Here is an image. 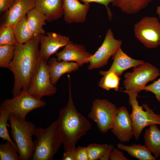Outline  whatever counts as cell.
<instances>
[{"mask_svg": "<svg viewBox=\"0 0 160 160\" xmlns=\"http://www.w3.org/2000/svg\"><path fill=\"white\" fill-rule=\"evenodd\" d=\"M40 35H35L26 43L17 42L15 45L14 55L8 68L14 77L13 97L22 90L28 91L31 80L40 64L42 60L39 49Z\"/></svg>", "mask_w": 160, "mask_h": 160, "instance_id": "obj_1", "label": "cell"}, {"mask_svg": "<svg viewBox=\"0 0 160 160\" xmlns=\"http://www.w3.org/2000/svg\"><path fill=\"white\" fill-rule=\"evenodd\" d=\"M68 99L59 111L57 120L65 151L73 150L79 140L92 128L90 122L76 109L72 98L70 77Z\"/></svg>", "mask_w": 160, "mask_h": 160, "instance_id": "obj_2", "label": "cell"}, {"mask_svg": "<svg viewBox=\"0 0 160 160\" xmlns=\"http://www.w3.org/2000/svg\"><path fill=\"white\" fill-rule=\"evenodd\" d=\"M32 160H52L62 144L57 119L46 128H36Z\"/></svg>", "mask_w": 160, "mask_h": 160, "instance_id": "obj_3", "label": "cell"}, {"mask_svg": "<svg viewBox=\"0 0 160 160\" xmlns=\"http://www.w3.org/2000/svg\"><path fill=\"white\" fill-rule=\"evenodd\" d=\"M11 134L17 147L21 160L31 159L34 150L33 136L35 135V125L25 119L11 114L9 118Z\"/></svg>", "mask_w": 160, "mask_h": 160, "instance_id": "obj_4", "label": "cell"}, {"mask_svg": "<svg viewBox=\"0 0 160 160\" xmlns=\"http://www.w3.org/2000/svg\"><path fill=\"white\" fill-rule=\"evenodd\" d=\"M121 91L129 96V103L132 108L130 115L134 136L135 140H137L146 127L153 124L160 125V114L155 113L146 104L142 106L139 105L137 99L138 92L125 90Z\"/></svg>", "mask_w": 160, "mask_h": 160, "instance_id": "obj_5", "label": "cell"}, {"mask_svg": "<svg viewBox=\"0 0 160 160\" xmlns=\"http://www.w3.org/2000/svg\"><path fill=\"white\" fill-rule=\"evenodd\" d=\"M133 70L124 75V86L125 90L139 92L144 89L148 82L154 81L160 75V70L148 62L134 68Z\"/></svg>", "mask_w": 160, "mask_h": 160, "instance_id": "obj_6", "label": "cell"}, {"mask_svg": "<svg viewBox=\"0 0 160 160\" xmlns=\"http://www.w3.org/2000/svg\"><path fill=\"white\" fill-rule=\"evenodd\" d=\"M46 105V102L37 99L28 91L22 90L19 94L12 99L4 100L0 106L15 117L25 119L29 112Z\"/></svg>", "mask_w": 160, "mask_h": 160, "instance_id": "obj_7", "label": "cell"}, {"mask_svg": "<svg viewBox=\"0 0 160 160\" xmlns=\"http://www.w3.org/2000/svg\"><path fill=\"white\" fill-rule=\"evenodd\" d=\"M118 108L105 99H96L92 102L88 116L96 124L99 131L106 133L111 129Z\"/></svg>", "mask_w": 160, "mask_h": 160, "instance_id": "obj_8", "label": "cell"}, {"mask_svg": "<svg viewBox=\"0 0 160 160\" xmlns=\"http://www.w3.org/2000/svg\"><path fill=\"white\" fill-rule=\"evenodd\" d=\"M134 30L136 37L147 48L160 45V22L156 17H143L134 25Z\"/></svg>", "mask_w": 160, "mask_h": 160, "instance_id": "obj_9", "label": "cell"}, {"mask_svg": "<svg viewBox=\"0 0 160 160\" xmlns=\"http://www.w3.org/2000/svg\"><path fill=\"white\" fill-rule=\"evenodd\" d=\"M47 61L41 60L31 81L28 91L33 97L41 100L44 96L54 95L57 89L51 82L47 66Z\"/></svg>", "mask_w": 160, "mask_h": 160, "instance_id": "obj_10", "label": "cell"}, {"mask_svg": "<svg viewBox=\"0 0 160 160\" xmlns=\"http://www.w3.org/2000/svg\"><path fill=\"white\" fill-rule=\"evenodd\" d=\"M122 43L121 40L115 38L111 29H108L101 45L89 59L88 69H97L106 65L110 57L121 47Z\"/></svg>", "mask_w": 160, "mask_h": 160, "instance_id": "obj_11", "label": "cell"}, {"mask_svg": "<svg viewBox=\"0 0 160 160\" xmlns=\"http://www.w3.org/2000/svg\"><path fill=\"white\" fill-rule=\"evenodd\" d=\"M111 131L122 143L129 142L134 135L130 115L125 106H120L118 108Z\"/></svg>", "mask_w": 160, "mask_h": 160, "instance_id": "obj_12", "label": "cell"}, {"mask_svg": "<svg viewBox=\"0 0 160 160\" xmlns=\"http://www.w3.org/2000/svg\"><path fill=\"white\" fill-rule=\"evenodd\" d=\"M70 41L68 36L54 32L41 35L39 54L41 60L48 61L52 55L60 48L65 47Z\"/></svg>", "mask_w": 160, "mask_h": 160, "instance_id": "obj_13", "label": "cell"}, {"mask_svg": "<svg viewBox=\"0 0 160 160\" xmlns=\"http://www.w3.org/2000/svg\"><path fill=\"white\" fill-rule=\"evenodd\" d=\"M92 55L83 45L74 44L70 41L62 51L56 53V56L59 61H74L81 66L89 63Z\"/></svg>", "mask_w": 160, "mask_h": 160, "instance_id": "obj_14", "label": "cell"}, {"mask_svg": "<svg viewBox=\"0 0 160 160\" xmlns=\"http://www.w3.org/2000/svg\"><path fill=\"white\" fill-rule=\"evenodd\" d=\"M64 18L67 23H81L86 20L89 4H82L78 0H63Z\"/></svg>", "mask_w": 160, "mask_h": 160, "instance_id": "obj_15", "label": "cell"}, {"mask_svg": "<svg viewBox=\"0 0 160 160\" xmlns=\"http://www.w3.org/2000/svg\"><path fill=\"white\" fill-rule=\"evenodd\" d=\"M35 6V0H15L12 7L6 12L3 25L13 27Z\"/></svg>", "mask_w": 160, "mask_h": 160, "instance_id": "obj_16", "label": "cell"}, {"mask_svg": "<svg viewBox=\"0 0 160 160\" xmlns=\"http://www.w3.org/2000/svg\"><path fill=\"white\" fill-rule=\"evenodd\" d=\"M47 62L51 80L54 85L63 75L75 71L80 67L77 63L65 61H59L55 57L51 58Z\"/></svg>", "mask_w": 160, "mask_h": 160, "instance_id": "obj_17", "label": "cell"}, {"mask_svg": "<svg viewBox=\"0 0 160 160\" xmlns=\"http://www.w3.org/2000/svg\"><path fill=\"white\" fill-rule=\"evenodd\" d=\"M35 8L45 15L49 22L59 19L64 15L63 0H35Z\"/></svg>", "mask_w": 160, "mask_h": 160, "instance_id": "obj_18", "label": "cell"}, {"mask_svg": "<svg viewBox=\"0 0 160 160\" xmlns=\"http://www.w3.org/2000/svg\"><path fill=\"white\" fill-rule=\"evenodd\" d=\"M113 62L108 70L112 71L120 76L124 71L129 68L136 67L145 62L142 60H138L130 57L122 50L120 47L112 58Z\"/></svg>", "mask_w": 160, "mask_h": 160, "instance_id": "obj_19", "label": "cell"}, {"mask_svg": "<svg viewBox=\"0 0 160 160\" xmlns=\"http://www.w3.org/2000/svg\"><path fill=\"white\" fill-rule=\"evenodd\" d=\"M145 145L156 159L160 156V130L156 124L150 125L144 135Z\"/></svg>", "mask_w": 160, "mask_h": 160, "instance_id": "obj_20", "label": "cell"}, {"mask_svg": "<svg viewBox=\"0 0 160 160\" xmlns=\"http://www.w3.org/2000/svg\"><path fill=\"white\" fill-rule=\"evenodd\" d=\"M29 28L35 35H44L46 33L43 26L46 25L47 18L44 15L34 8L26 15Z\"/></svg>", "mask_w": 160, "mask_h": 160, "instance_id": "obj_21", "label": "cell"}, {"mask_svg": "<svg viewBox=\"0 0 160 160\" xmlns=\"http://www.w3.org/2000/svg\"><path fill=\"white\" fill-rule=\"evenodd\" d=\"M118 149L125 151L130 156L140 160H155L156 158L145 145L133 144L129 146L122 143L117 144Z\"/></svg>", "mask_w": 160, "mask_h": 160, "instance_id": "obj_22", "label": "cell"}, {"mask_svg": "<svg viewBox=\"0 0 160 160\" xmlns=\"http://www.w3.org/2000/svg\"><path fill=\"white\" fill-rule=\"evenodd\" d=\"M114 145L107 144L92 143L87 147L89 160H108Z\"/></svg>", "mask_w": 160, "mask_h": 160, "instance_id": "obj_23", "label": "cell"}, {"mask_svg": "<svg viewBox=\"0 0 160 160\" xmlns=\"http://www.w3.org/2000/svg\"><path fill=\"white\" fill-rule=\"evenodd\" d=\"M150 2L149 0H116L113 5L127 14H134L146 8Z\"/></svg>", "mask_w": 160, "mask_h": 160, "instance_id": "obj_24", "label": "cell"}, {"mask_svg": "<svg viewBox=\"0 0 160 160\" xmlns=\"http://www.w3.org/2000/svg\"><path fill=\"white\" fill-rule=\"evenodd\" d=\"M13 28L17 43L22 44L26 43L34 35L28 26L26 15L22 17Z\"/></svg>", "mask_w": 160, "mask_h": 160, "instance_id": "obj_25", "label": "cell"}, {"mask_svg": "<svg viewBox=\"0 0 160 160\" xmlns=\"http://www.w3.org/2000/svg\"><path fill=\"white\" fill-rule=\"evenodd\" d=\"M99 73L103 77L98 83V86L104 90L114 89L118 91L121 79L120 76L112 71H101Z\"/></svg>", "mask_w": 160, "mask_h": 160, "instance_id": "obj_26", "label": "cell"}, {"mask_svg": "<svg viewBox=\"0 0 160 160\" xmlns=\"http://www.w3.org/2000/svg\"><path fill=\"white\" fill-rule=\"evenodd\" d=\"M0 160H20L17 147L9 141L0 145Z\"/></svg>", "mask_w": 160, "mask_h": 160, "instance_id": "obj_27", "label": "cell"}, {"mask_svg": "<svg viewBox=\"0 0 160 160\" xmlns=\"http://www.w3.org/2000/svg\"><path fill=\"white\" fill-rule=\"evenodd\" d=\"M11 114L8 111L0 106V137L3 140L10 142L17 148V145L14 142L9 133L7 129V122L9 120Z\"/></svg>", "mask_w": 160, "mask_h": 160, "instance_id": "obj_28", "label": "cell"}, {"mask_svg": "<svg viewBox=\"0 0 160 160\" xmlns=\"http://www.w3.org/2000/svg\"><path fill=\"white\" fill-rule=\"evenodd\" d=\"M15 45L0 46V67L9 68L15 54Z\"/></svg>", "mask_w": 160, "mask_h": 160, "instance_id": "obj_29", "label": "cell"}, {"mask_svg": "<svg viewBox=\"0 0 160 160\" xmlns=\"http://www.w3.org/2000/svg\"><path fill=\"white\" fill-rule=\"evenodd\" d=\"M17 42L13 27L1 25L0 28V46L15 45Z\"/></svg>", "mask_w": 160, "mask_h": 160, "instance_id": "obj_30", "label": "cell"}, {"mask_svg": "<svg viewBox=\"0 0 160 160\" xmlns=\"http://www.w3.org/2000/svg\"><path fill=\"white\" fill-rule=\"evenodd\" d=\"M144 90L154 94L158 101L160 103V77L151 84L146 86Z\"/></svg>", "mask_w": 160, "mask_h": 160, "instance_id": "obj_31", "label": "cell"}, {"mask_svg": "<svg viewBox=\"0 0 160 160\" xmlns=\"http://www.w3.org/2000/svg\"><path fill=\"white\" fill-rule=\"evenodd\" d=\"M84 3L89 4L91 2H95L104 5L106 8L108 17L109 20H111L112 16V13L110 8L108 7V5L112 3V5L114 4L116 0H80Z\"/></svg>", "mask_w": 160, "mask_h": 160, "instance_id": "obj_32", "label": "cell"}, {"mask_svg": "<svg viewBox=\"0 0 160 160\" xmlns=\"http://www.w3.org/2000/svg\"><path fill=\"white\" fill-rule=\"evenodd\" d=\"M73 152L75 160H89L86 147H75Z\"/></svg>", "mask_w": 160, "mask_h": 160, "instance_id": "obj_33", "label": "cell"}, {"mask_svg": "<svg viewBox=\"0 0 160 160\" xmlns=\"http://www.w3.org/2000/svg\"><path fill=\"white\" fill-rule=\"evenodd\" d=\"M111 160H127L128 159L124 156V154L118 149L114 148L111 151L110 155Z\"/></svg>", "mask_w": 160, "mask_h": 160, "instance_id": "obj_34", "label": "cell"}, {"mask_svg": "<svg viewBox=\"0 0 160 160\" xmlns=\"http://www.w3.org/2000/svg\"><path fill=\"white\" fill-rule=\"evenodd\" d=\"M15 0H0V12H6L12 7Z\"/></svg>", "mask_w": 160, "mask_h": 160, "instance_id": "obj_35", "label": "cell"}, {"mask_svg": "<svg viewBox=\"0 0 160 160\" xmlns=\"http://www.w3.org/2000/svg\"><path fill=\"white\" fill-rule=\"evenodd\" d=\"M73 150L71 151H65L63 154L61 160H75Z\"/></svg>", "mask_w": 160, "mask_h": 160, "instance_id": "obj_36", "label": "cell"}, {"mask_svg": "<svg viewBox=\"0 0 160 160\" xmlns=\"http://www.w3.org/2000/svg\"><path fill=\"white\" fill-rule=\"evenodd\" d=\"M160 1V0H159ZM156 12L160 19V5L158 6L156 9Z\"/></svg>", "mask_w": 160, "mask_h": 160, "instance_id": "obj_37", "label": "cell"}, {"mask_svg": "<svg viewBox=\"0 0 160 160\" xmlns=\"http://www.w3.org/2000/svg\"><path fill=\"white\" fill-rule=\"evenodd\" d=\"M150 2H151L152 1V0H149Z\"/></svg>", "mask_w": 160, "mask_h": 160, "instance_id": "obj_38", "label": "cell"}, {"mask_svg": "<svg viewBox=\"0 0 160 160\" xmlns=\"http://www.w3.org/2000/svg\"><path fill=\"white\" fill-rule=\"evenodd\" d=\"M159 160H160V157H159Z\"/></svg>", "mask_w": 160, "mask_h": 160, "instance_id": "obj_39", "label": "cell"}]
</instances>
